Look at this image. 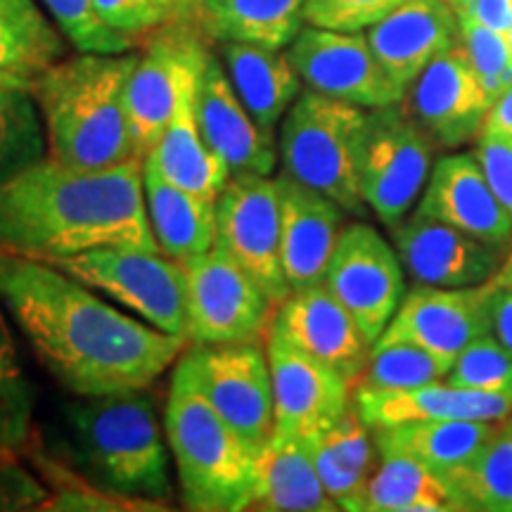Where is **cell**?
<instances>
[{"instance_id":"cell-13","label":"cell","mask_w":512,"mask_h":512,"mask_svg":"<svg viewBox=\"0 0 512 512\" xmlns=\"http://www.w3.org/2000/svg\"><path fill=\"white\" fill-rule=\"evenodd\" d=\"M287 57L306 88L328 98L363 110L406 100V93L382 69L366 31H332L309 24L287 46Z\"/></svg>"},{"instance_id":"cell-50","label":"cell","mask_w":512,"mask_h":512,"mask_svg":"<svg viewBox=\"0 0 512 512\" xmlns=\"http://www.w3.org/2000/svg\"><path fill=\"white\" fill-rule=\"evenodd\" d=\"M0 463H8V460H5L3 456H0Z\"/></svg>"},{"instance_id":"cell-43","label":"cell","mask_w":512,"mask_h":512,"mask_svg":"<svg viewBox=\"0 0 512 512\" xmlns=\"http://www.w3.org/2000/svg\"><path fill=\"white\" fill-rule=\"evenodd\" d=\"M475 157L491 190L512 216V136L482 128L477 136Z\"/></svg>"},{"instance_id":"cell-36","label":"cell","mask_w":512,"mask_h":512,"mask_svg":"<svg viewBox=\"0 0 512 512\" xmlns=\"http://www.w3.org/2000/svg\"><path fill=\"white\" fill-rule=\"evenodd\" d=\"M3 306L0 299V456L12 460L29 446L36 394L24 373Z\"/></svg>"},{"instance_id":"cell-26","label":"cell","mask_w":512,"mask_h":512,"mask_svg":"<svg viewBox=\"0 0 512 512\" xmlns=\"http://www.w3.org/2000/svg\"><path fill=\"white\" fill-rule=\"evenodd\" d=\"M247 510L332 512L339 510L325 491L313 463L309 441L271 434L256 453L252 498Z\"/></svg>"},{"instance_id":"cell-39","label":"cell","mask_w":512,"mask_h":512,"mask_svg":"<svg viewBox=\"0 0 512 512\" xmlns=\"http://www.w3.org/2000/svg\"><path fill=\"white\" fill-rule=\"evenodd\" d=\"M446 382L472 392L512 396V349L489 332L460 351Z\"/></svg>"},{"instance_id":"cell-10","label":"cell","mask_w":512,"mask_h":512,"mask_svg":"<svg viewBox=\"0 0 512 512\" xmlns=\"http://www.w3.org/2000/svg\"><path fill=\"white\" fill-rule=\"evenodd\" d=\"M181 361L214 411L261 451L275 427L273 377L261 342L195 344Z\"/></svg>"},{"instance_id":"cell-42","label":"cell","mask_w":512,"mask_h":512,"mask_svg":"<svg viewBox=\"0 0 512 512\" xmlns=\"http://www.w3.org/2000/svg\"><path fill=\"white\" fill-rule=\"evenodd\" d=\"M408 0H306V24L332 31H368Z\"/></svg>"},{"instance_id":"cell-22","label":"cell","mask_w":512,"mask_h":512,"mask_svg":"<svg viewBox=\"0 0 512 512\" xmlns=\"http://www.w3.org/2000/svg\"><path fill=\"white\" fill-rule=\"evenodd\" d=\"M418 211L451 223L498 249L512 240V216L486 181L472 152L441 157L420 195Z\"/></svg>"},{"instance_id":"cell-14","label":"cell","mask_w":512,"mask_h":512,"mask_svg":"<svg viewBox=\"0 0 512 512\" xmlns=\"http://www.w3.org/2000/svg\"><path fill=\"white\" fill-rule=\"evenodd\" d=\"M266 354L271 363L275 434L311 439L330 430L351 406V382L268 328Z\"/></svg>"},{"instance_id":"cell-52","label":"cell","mask_w":512,"mask_h":512,"mask_svg":"<svg viewBox=\"0 0 512 512\" xmlns=\"http://www.w3.org/2000/svg\"><path fill=\"white\" fill-rule=\"evenodd\" d=\"M0 91H3V88H0Z\"/></svg>"},{"instance_id":"cell-9","label":"cell","mask_w":512,"mask_h":512,"mask_svg":"<svg viewBox=\"0 0 512 512\" xmlns=\"http://www.w3.org/2000/svg\"><path fill=\"white\" fill-rule=\"evenodd\" d=\"M185 337L192 344H238L266 337L278 306L238 261L214 245L185 261Z\"/></svg>"},{"instance_id":"cell-25","label":"cell","mask_w":512,"mask_h":512,"mask_svg":"<svg viewBox=\"0 0 512 512\" xmlns=\"http://www.w3.org/2000/svg\"><path fill=\"white\" fill-rule=\"evenodd\" d=\"M354 406L370 430L418 420H503L512 415V396L484 394L437 380L401 392L356 389Z\"/></svg>"},{"instance_id":"cell-33","label":"cell","mask_w":512,"mask_h":512,"mask_svg":"<svg viewBox=\"0 0 512 512\" xmlns=\"http://www.w3.org/2000/svg\"><path fill=\"white\" fill-rule=\"evenodd\" d=\"M368 486L366 512H451L465 510L456 489L415 458L380 456Z\"/></svg>"},{"instance_id":"cell-12","label":"cell","mask_w":512,"mask_h":512,"mask_svg":"<svg viewBox=\"0 0 512 512\" xmlns=\"http://www.w3.org/2000/svg\"><path fill=\"white\" fill-rule=\"evenodd\" d=\"M323 283L373 344L406 297L399 252L368 223L342 228Z\"/></svg>"},{"instance_id":"cell-45","label":"cell","mask_w":512,"mask_h":512,"mask_svg":"<svg viewBox=\"0 0 512 512\" xmlns=\"http://www.w3.org/2000/svg\"><path fill=\"white\" fill-rule=\"evenodd\" d=\"M453 8H456L458 19H470L486 29L510 36L512 0H460Z\"/></svg>"},{"instance_id":"cell-5","label":"cell","mask_w":512,"mask_h":512,"mask_svg":"<svg viewBox=\"0 0 512 512\" xmlns=\"http://www.w3.org/2000/svg\"><path fill=\"white\" fill-rule=\"evenodd\" d=\"M164 432L176 460L183 505L195 512L247 510L256 453L192 382L178 361L164 408Z\"/></svg>"},{"instance_id":"cell-32","label":"cell","mask_w":512,"mask_h":512,"mask_svg":"<svg viewBox=\"0 0 512 512\" xmlns=\"http://www.w3.org/2000/svg\"><path fill=\"white\" fill-rule=\"evenodd\" d=\"M64 60V41L34 0H0V88L31 91Z\"/></svg>"},{"instance_id":"cell-6","label":"cell","mask_w":512,"mask_h":512,"mask_svg":"<svg viewBox=\"0 0 512 512\" xmlns=\"http://www.w3.org/2000/svg\"><path fill=\"white\" fill-rule=\"evenodd\" d=\"M366 112L306 88L280 121L278 136L283 174L330 197L354 216H366L368 211L358 183Z\"/></svg>"},{"instance_id":"cell-47","label":"cell","mask_w":512,"mask_h":512,"mask_svg":"<svg viewBox=\"0 0 512 512\" xmlns=\"http://www.w3.org/2000/svg\"><path fill=\"white\" fill-rule=\"evenodd\" d=\"M482 128H491V131H501L512 136V86L501 98L491 102V110L486 114Z\"/></svg>"},{"instance_id":"cell-15","label":"cell","mask_w":512,"mask_h":512,"mask_svg":"<svg viewBox=\"0 0 512 512\" xmlns=\"http://www.w3.org/2000/svg\"><path fill=\"white\" fill-rule=\"evenodd\" d=\"M494 280L472 287L415 285L377 342H411L448 361L467 344L489 335V302Z\"/></svg>"},{"instance_id":"cell-18","label":"cell","mask_w":512,"mask_h":512,"mask_svg":"<svg viewBox=\"0 0 512 512\" xmlns=\"http://www.w3.org/2000/svg\"><path fill=\"white\" fill-rule=\"evenodd\" d=\"M403 102L441 147H460L479 136L491 110V98L460 43L415 79Z\"/></svg>"},{"instance_id":"cell-1","label":"cell","mask_w":512,"mask_h":512,"mask_svg":"<svg viewBox=\"0 0 512 512\" xmlns=\"http://www.w3.org/2000/svg\"><path fill=\"white\" fill-rule=\"evenodd\" d=\"M0 299L43 368L74 396L147 389L188 339L152 328L46 261L0 252Z\"/></svg>"},{"instance_id":"cell-40","label":"cell","mask_w":512,"mask_h":512,"mask_svg":"<svg viewBox=\"0 0 512 512\" xmlns=\"http://www.w3.org/2000/svg\"><path fill=\"white\" fill-rule=\"evenodd\" d=\"M95 8L110 27L143 41L159 29L192 24L195 0H95Z\"/></svg>"},{"instance_id":"cell-51","label":"cell","mask_w":512,"mask_h":512,"mask_svg":"<svg viewBox=\"0 0 512 512\" xmlns=\"http://www.w3.org/2000/svg\"><path fill=\"white\" fill-rule=\"evenodd\" d=\"M510 43H512V31H510Z\"/></svg>"},{"instance_id":"cell-37","label":"cell","mask_w":512,"mask_h":512,"mask_svg":"<svg viewBox=\"0 0 512 512\" xmlns=\"http://www.w3.org/2000/svg\"><path fill=\"white\" fill-rule=\"evenodd\" d=\"M453 361L411 342H375L368 366L358 377L363 392H401L446 380Z\"/></svg>"},{"instance_id":"cell-20","label":"cell","mask_w":512,"mask_h":512,"mask_svg":"<svg viewBox=\"0 0 512 512\" xmlns=\"http://www.w3.org/2000/svg\"><path fill=\"white\" fill-rule=\"evenodd\" d=\"M370 48L403 93L430 64L460 43V19L448 0H408L366 31Z\"/></svg>"},{"instance_id":"cell-3","label":"cell","mask_w":512,"mask_h":512,"mask_svg":"<svg viewBox=\"0 0 512 512\" xmlns=\"http://www.w3.org/2000/svg\"><path fill=\"white\" fill-rule=\"evenodd\" d=\"M138 57L133 50L124 55L79 53L38 76L31 95L55 162L102 171L140 157L126 105Z\"/></svg>"},{"instance_id":"cell-4","label":"cell","mask_w":512,"mask_h":512,"mask_svg":"<svg viewBox=\"0 0 512 512\" xmlns=\"http://www.w3.org/2000/svg\"><path fill=\"white\" fill-rule=\"evenodd\" d=\"M62 418L64 456L88 484L143 503L171 496L169 453L145 389L76 396Z\"/></svg>"},{"instance_id":"cell-48","label":"cell","mask_w":512,"mask_h":512,"mask_svg":"<svg viewBox=\"0 0 512 512\" xmlns=\"http://www.w3.org/2000/svg\"><path fill=\"white\" fill-rule=\"evenodd\" d=\"M494 283H496L498 287H512V256L508 259V264L501 266V271L496 273Z\"/></svg>"},{"instance_id":"cell-2","label":"cell","mask_w":512,"mask_h":512,"mask_svg":"<svg viewBox=\"0 0 512 512\" xmlns=\"http://www.w3.org/2000/svg\"><path fill=\"white\" fill-rule=\"evenodd\" d=\"M143 157L81 171L53 157L0 188V252L53 264L95 247L162 252L145 204Z\"/></svg>"},{"instance_id":"cell-38","label":"cell","mask_w":512,"mask_h":512,"mask_svg":"<svg viewBox=\"0 0 512 512\" xmlns=\"http://www.w3.org/2000/svg\"><path fill=\"white\" fill-rule=\"evenodd\" d=\"M57 27L76 48V53L124 55L140 41L121 34L100 17L95 0H43Z\"/></svg>"},{"instance_id":"cell-41","label":"cell","mask_w":512,"mask_h":512,"mask_svg":"<svg viewBox=\"0 0 512 512\" xmlns=\"http://www.w3.org/2000/svg\"><path fill=\"white\" fill-rule=\"evenodd\" d=\"M460 46L482 81L491 102L512 86V43L510 36L498 34L482 24L460 19Z\"/></svg>"},{"instance_id":"cell-34","label":"cell","mask_w":512,"mask_h":512,"mask_svg":"<svg viewBox=\"0 0 512 512\" xmlns=\"http://www.w3.org/2000/svg\"><path fill=\"white\" fill-rule=\"evenodd\" d=\"M448 482L465 510L512 512V415L496 422L482 451Z\"/></svg>"},{"instance_id":"cell-17","label":"cell","mask_w":512,"mask_h":512,"mask_svg":"<svg viewBox=\"0 0 512 512\" xmlns=\"http://www.w3.org/2000/svg\"><path fill=\"white\" fill-rule=\"evenodd\" d=\"M268 328L280 332L292 347L335 368L351 384L363 375L373 351V342L325 283L290 292Z\"/></svg>"},{"instance_id":"cell-31","label":"cell","mask_w":512,"mask_h":512,"mask_svg":"<svg viewBox=\"0 0 512 512\" xmlns=\"http://www.w3.org/2000/svg\"><path fill=\"white\" fill-rule=\"evenodd\" d=\"M498 420H418L373 430L380 456L415 458L441 477L456 475L482 451Z\"/></svg>"},{"instance_id":"cell-30","label":"cell","mask_w":512,"mask_h":512,"mask_svg":"<svg viewBox=\"0 0 512 512\" xmlns=\"http://www.w3.org/2000/svg\"><path fill=\"white\" fill-rule=\"evenodd\" d=\"M306 0H195L192 27L214 43L285 50L304 29Z\"/></svg>"},{"instance_id":"cell-7","label":"cell","mask_w":512,"mask_h":512,"mask_svg":"<svg viewBox=\"0 0 512 512\" xmlns=\"http://www.w3.org/2000/svg\"><path fill=\"white\" fill-rule=\"evenodd\" d=\"M50 266L114 299L152 328L185 337L188 275L181 261L145 249L95 247Z\"/></svg>"},{"instance_id":"cell-16","label":"cell","mask_w":512,"mask_h":512,"mask_svg":"<svg viewBox=\"0 0 512 512\" xmlns=\"http://www.w3.org/2000/svg\"><path fill=\"white\" fill-rule=\"evenodd\" d=\"M394 242L403 268L418 285H482L503 266L501 249L422 211L394 228Z\"/></svg>"},{"instance_id":"cell-21","label":"cell","mask_w":512,"mask_h":512,"mask_svg":"<svg viewBox=\"0 0 512 512\" xmlns=\"http://www.w3.org/2000/svg\"><path fill=\"white\" fill-rule=\"evenodd\" d=\"M200 38L202 34L192 24H174L159 29L147 43L145 53L138 57L128 81L126 105L140 157L150 155L162 138L174 114L185 62Z\"/></svg>"},{"instance_id":"cell-28","label":"cell","mask_w":512,"mask_h":512,"mask_svg":"<svg viewBox=\"0 0 512 512\" xmlns=\"http://www.w3.org/2000/svg\"><path fill=\"white\" fill-rule=\"evenodd\" d=\"M309 441L313 463L339 510L366 512L368 486L377 470V444L375 434L356 411L339 418L330 430L316 434Z\"/></svg>"},{"instance_id":"cell-11","label":"cell","mask_w":512,"mask_h":512,"mask_svg":"<svg viewBox=\"0 0 512 512\" xmlns=\"http://www.w3.org/2000/svg\"><path fill=\"white\" fill-rule=\"evenodd\" d=\"M216 247L238 261L280 306L290 297L283 268L280 192L271 176L235 174L216 200Z\"/></svg>"},{"instance_id":"cell-23","label":"cell","mask_w":512,"mask_h":512,"mask_svg":"<svg viewBox=\"0 0 512 512\" xmlns=\"http://www.w3.org/2000/svg\"><path fill=\"white\" fill-rule=\"evenodd\" d=\"M204 48L207 46H204L200 38L195 48L190 50L181 76V86H178L174 114H171L162 138L157 140L155 150L147 157L157 164V169L169 181H174L185 190L197 192V195L219 200V195L233 174H230L226 159L207 143L200 121H197L195 95Z\"/></svg>"},{"instance_id":"cell-27","label":"cell","mask_w":512,"mask_h":512,"mask_svg":"<svg viewBox=\"0 0 512 512\" xmlns=\"http://www.w3.org/2000/svg\"><path fill=\"white\" fill-rule=\"evenodd\" d=\"M145 204L162 254L185 261L207 254L216 245V200L169 181L150 157L143 166Z\"/></svg>"},{"instance_id":"cell-29","label":"cell","mask_w":512,"mask_h":512,"mask_svg":"<svg viewBox=\"0 0 512 512\" xmlns=\"http://www.w3.org/2000/svg\"><path fill=\"white\" fill-rule=\"evenodd\" d=\"M223 67L235 93L252 119L268 136L302 93V76L287 57V50H275L249 43H221Z\"/></svg>"},{"instance_id":"cell-8","label":"cell","mask_w":512,"mask_h":512,"mask_svg":"<svg viewBox=\"0 0 512 512\" xmlns=\"http://www.w3.org/2000/svg\"><path fill=\"white\" fill-rule=\"evenodd\" d=\"M434 140L406 102L366 112L358 150V183L368 209L387 228L406 219L432 174Z\"/></svg>"},{"instance_id":"cell-24","label":"cell","mask_w":512,"mask_h":512,"mask_svg":"<svg viewBox=\"0 0 512 512\" xmlns=\"http://www.w3.org/2000/svg\"><path fill=\"white\" fill-rule=\"evenodd\" d=\"M280 235H283V268L292 292L318 285L342 235L344 209L309 185L280 171Z\"/></svg>"},{"instance_id":"cell-19","label":"cell","mask_w":512,"mask_h":512,"mask_svg":"<svg viewBox=\"0 0 512 512\" xmlns=\"http://www.w3.org/2000/svg\"><path fill=\"white\" fill-rule=\"evenodd\" d=\"M197 121L219 155L226 159L230 174L271 176L278 162V143L252 119L235 93L221 57L204 48L195 95Z\"/></svg>"},{"instance_id":"cell-44","label":"cell","mask_w":512,"mask_h":512,"mask_svg":"<svg viewBox=\"0 0 512 512\" xmlns=\"http://www.w3.org/2000/svg\"><path fill=\"white\" fill-rule=\"evenodd\" d=\"M48 494L17 465L0 463V510H29L48 503Z\"/></svg>"},{"instance_id":"cell-46","label":"cell","mask_w":512,"mask_h":512,"mask_svg":"<svg viewBox=\"0 0 512 512\" xmlns=\"http://www.w3.org/2000/svg\"><path fill=\"white\" fill-rule=\"evenodd\" d=\"M491 335L512 349V287H498L489 302Z\"/></svg>"},{"instance_id":"cell-49","label":"cell","mask_w":512,"mask_h":512,"mask_svg":"<svg viewBox=\"0 0 512 512\" xmlns=\"http://www.w3.org/2000/svg\"><path fill=\"white\" fill-rule=\"evenodd\" d=\"M448 3H451V5H456V3H460V0H448Z\"/></svg>"},{"instance_id":"cell-35","label":"cell","mask_w":512,"mask_h":512,"mask_svg":"<svg viewBox=\"0 0 512 512\" xmlns=\"http://www.w3.org/2000/svg\"><path fill=\"white\" fill-rule=\"evenodd\" d=\"M48 138L38 102L27 88L0 91V188L46 159Z\"/></svg>"}]
</instances>
